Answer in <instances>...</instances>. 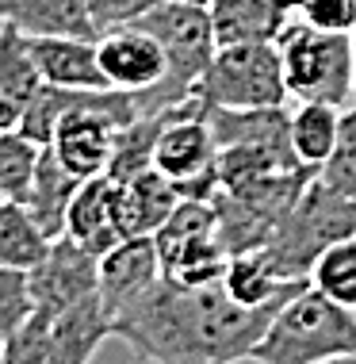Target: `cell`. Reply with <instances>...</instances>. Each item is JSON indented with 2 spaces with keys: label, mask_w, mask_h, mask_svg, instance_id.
<instances>
[{
  "label": "cell",
  "mask_w": 356,
  "mask_h": 364,
  "mask_svg": "<svg viewBox=\"0 0 356 364\" xmlns=\"http://www.w3.org/2000/svg\"><path fill=\"white\" fill-rule=\"evenodd\" d=\"M96 54H100V70L107 88H123V92H153L157 85L169 77V58L161 43L138 23L115 27L96 38Z\"/></svg>",
  "instance_id": "9"
},
{
  "label": "cell",
  "mask_w": 356,
  "mask_h": 364,
  "mask_svg": "<svg viewBox=\"0 0 356 364\" xmlns=\"http://www.w3.org/2000/svg\"><path fill=\"white\" fill-rule=\"evenodd\" d=\"M349 234H356V203L333 192L314 173L299 192V200L291 203V211L280 219L269 245H261V250L288 280H311L314 261Z\"/></svg>",
  "instance_id": "5"
},
{
  "label": "cell",
  "mask_w": 356,
  "mask_h": 364,
  "mask_svg": "<svg viewBox=\"0 0 356 364\" xmlns=\"http://www.w3.org/2000/svg\"><path fill=\"white\" fill-rule=\"evenodd\" d=\"M65 234L73 242H81L85 250H92L96 257H104L112 245L123 242V230H119V184L107 173L92 176L77 188L65 215Z\"/></svg>",
  "instance_id": "12"
},
{
  "label": "cell",
  "mask_w": 356,
  "mask_h": 364,
  "mask_svg": "<svg viewBox=\"0 0 356 364\" xmlns=\"http://www.w3.org/2000/svg\"><path fill=\"white\" fill-rule=\"evenodd\" d=\"M138 27H146L157 43H161L165 58H169V77L153 88V92L138 96L142 100V115H157L195 100L200 81L211 65L219 38L211 27V12L203 4H184V0H157L146 16L134 19Z\"/></svg>",
  "instance_id": "3"
},
{
  "label": "cell",
  "mask_w": 356,
  "mask_h": 364,
  "mask_svg": "<svg viewBox=\"0 0 356 364\" xmlns=\"http://www.w3.org/2000/svg\"><path fill=\"white\" fill-rule=\"evenodd\" d=\"M38 85H43V77H38L27 35H19L16 27L0 23V100L27 107L31 96L38 92Z\"/></svg>",
  "instance_id": "23"
},
{
  "label": "cell",
  "mask_w": 356,
  "mask_h": 364,
  "mask_svg": "<svg viewBox=\"0 0 356 364\" xmlns=\"http://www.w3.org/2000/svg\"><path fill=\"white\" fill-rule=\"evenodd\" d=\"M115 142H119V131L112 123H104L100 115L65 112V119L58 123L50 150L77 181H92V176H104L112 169Z\"/></svg>",
  "instance_id": "11"
},
{
  "label": "cell",
  "mask_w": 356,
  "mask_h": 364,
  "mask_svg": "<svg viewBox=\"0 0 356 364\" xmlns=\"http://www.w3.org/2000/svg\"><path fill=\"white\" fill-rule=\"evenodd\" d=\"M280 307H245L226 284L184 288L161 277L134 307L112 318V338L150 364H237L253 357Z\"/></svg>",
  "instance_id": "1"
},
{
  "label": "cell",
  "mask_w": 356,
  "mask_h": 364,
  "mask_svg": "<svg viewBox=\"0 0 356 364\" xmlns=\"http://www.w3.org/2000/svg\"><path fill=\"white\" fill-rule=\"evenodd\" d=\"M276 50L284 62V81L295 104L322 100L333 107L356 104V50L349 31H322L291 16L276 35Z\"/></svg>",
  "instance_id": "4"
},
{
  "label": "cell",
  "mask_w": 356,
  "mask_h": 364,
  "mask_svg": "<svg viewBox=\"0 0 356 364\" xmlns=\"http://www.w3.org/2000/svg\"><path fill=\"white\" fill-rule=\"evenodd\" d=\"M153 169L169 176L180 196L215 200V192H219V142H215V131L203 115L200 96L188 100L161 127L153 146Z\"/></svg>",
  "instance_id": "7"
},
{
  "label": "cell",
  "mask_w": 356,
  "mask_h": 364,
  "mask_svg": "<svg viewBox=\"0 0 356 364\" xmlns=\"http://www.w3.org/2000/svg\"><path fill=\"white\" fill-rule=\"evenodd\" d=\"M184 4H203V8H211V0H184Z\"/></svg>",
  "instance_id": "32"
},
{
  "label": "cell",
  "mask_w": 356,
  "mask_h": 364,
  "mask_svg": "<svg viewBox=\"0 0 356 364\" xmlns=\"http://www.w3.org/2000/svg\"><path fill=\"white\" fill-rule=\"evenodd\" d=\"M31 291L35 311L46 318H58L62 311L100 295V257L73 242L69 234L54 238L50 253L31 269Z\"/></svg>",
  "instance_id": "8"
},
{
  "label": "cell",
  "mask_w": 356,
  "mask_h": 364,
  "mask_svg": "<svg viewBox=\"0 0 356 364\" xmlns=\"http://www.w3.org/2000/svg\"><path fill=\"white\" fill-rule=\"evenodd\" d=\"M349 35H352V50H356V27H352V31H349Z\"/></svg>",
  "instance_id": "34"
},
{
  "label": "cell",
  "mask_w": 356,
  "mask_h": 364,
  "mask_svg": "<svg viewBox=\"0 0 356 364\" xmlns=\"http://www.w3.org/2000/svg\"><path fill=\"white\" fill-rule=\"evenodd\" d=\"M157 253H161L165 277L184 284V288H211V284H222L226 269H230V250L222 245L219 230L195 234V238H188V242L157 245Z\"/></svg>",
  "instance_id": "20"
},
{
  "label": "cell",
  "mask_w": 356,
  "mask_h": 364,
  "mask_svg": "<svg viewBox=\"0 0 356 364\" xmlns=\"http://www.w3.org/2000/svg\"><path fill=\"white\" fill-rule=\"evenodd\" d=\"M341 119L345 107L322 104V100H303L291 112V150L306 169H322L330 154L338 150L341 139Z\"/></svg>",
  "instance_id": "21"
},
{
  "label": "cell",
  "mask_w": 356,
  "mask_h": 364,
  "mask_svg": "<svg viewBox=\"0 0 356 364\" xmlns=\"http://www.w3.org/2000/svg\"><path fill=\"white\" fill-rule=\"evenodd\" d=\"M115 184H119V230H123V238H153L165 226V219L176 211V203L184 200L176 192V184L157 169H146L131 181H115Z\"/></svg>",
  "instance_id": "14"
},
{
  "label": "cell",
  "mask_w": 356,
  "mask_h": 364,
  "mask_svg": "<svg viewBox=\"0 0 356 364\" xmlns=\"http://www.w3.org/2000/svg\"><path fill=\"white\" fill-rule=\"evenodd\" d=\"M31 314H35L31 272L4 269V264H0V338H12Z\"/></svg>",
  "instance_id": "28"
},
{
  "label": "cell",
  "mask_w": 356,
  "mask_h": 364,
  "mask_svg": "<svg viewBox=\"0 0 356 364\" xmlns=\"http://www.w3.org/2000/svg\"><path fill=\"white\" fill-rule=\"evenodd\" d=\"M0 23L27 38H100L88 0H4Z\"/></svg>",
  "instance_id": "13"
},
{
  "label": "cell",
  "mask_w": 356,
  "mask_h": 364,
  "mask_svg": "<svg viewBox=\"0 0 356 364\" xmlns=\"http://www.w3.org/2000/svg\"><path fill=\"white\" fill-rule=\"evenodd\" d=\"M222 284L237 303H245V307H280V303H288L295 291H303L311 280H288L269 257H264V250H253V253L230 257V269H226Z\"/></svg>",
  "instance_id": "18"
},
{
  "label": "cell",
  "mask_w": 356,
  "mask_h": 364,
  "mask_svg": "<svg viewBox=\"0 0 356 364\" xmlns=\"http://www.w3.org/2000/svg\"><path fill=\"white\" fill-rule=\"evenodd\" d=\"M207 12L219 46L276 43L284 23L295 16V0H211Z\"/></svg>",
  "instance_id": "15"
},
{
  "label": "cell",
  "mask_w": 356,
  "mask_h": 364,
  "mask_svg": "<svg viewBox=\"0 0 356 364\" xmlns=\"http://www.w3.org/2000/svg\"><path fill=\"white\" fill-rule=\"evenodd\" d=\"M311 284L318 288L322 295H330L333 303L341 307H352L356 311V234L349 238L333 242L330 250L314 261L311 269Z\"/></svg>",
  "instance_id": "24"
},
{
  "label": "cell",
  "mask_w": 356,
  "mask_h": 364,
  "mask_svg": "<svg viewBox=\"0 0 356 364\" xmlns=\"http://www.w3.org/2000/svg\"><path fill=\"white\" fill-rule=\"evenodd\" d=\"M295 16H303L322 31H352L356 0H295Z\"/></svg>",
  "instance_id": "29"
},
{
  "label": "cell",
  "mask_w": 356,
  "mask_h": 364,
  "mask_svg": "<svg viewBox=\"0 0 356 364\" xmlns=\"http://www.w3.org/2000/svg\"><path fill=\"white\" fill-rule=\"evenodd\" d=\"M38 77L62 88H107L96 38H27Z\"/></svg>",
  "instance_id": "17"
},
{
  "label": "cell",
  "mask_w": 356,
  "mask_h": 364,
  "mask_svg": "<svg viewBox=\"0 0 356 364\" xmlns=\"http://www.w3.org/2000/svg\"><path fill=\"white\" fill-rule=\"evenodd\" d=\"M0 203H4V196H0Z\"/></svg>",
  "instance_id": "35"
},
{
  "label": "cell",
  "mask_w": 356,
  "mask_h": 364,
  "mask_svg": "<svg viewBox=\"0 0 356 364\" xmlns=\"http://www.w3.org/2000/svg\"><path fill=\"white\" fill-rule=\"evenodd\" d=\"M0 4H4V0H0Z\"/></svg>",
  "instance_id": "36"
},
{
  "label": "cell",
  "mask_w": 356,
  "mask_h": 364,
  "mask_svg": "<svg viewBox=\"0 0 356 364\" xmlns=\"http://www.w3.org/2000/svg\"><path fill=\"white\" fill-rule=\"evenodd\" d=\"M85 181H77L73 173L65 169L62 161L54 157L50 146H43V157H38V169H35V181L27 196L19 203H23L27 211L35 215V223L43 226L50 238H62L65 234V215H69V203H73L77 188H81Z\"/></svg>",
  "instance_id": "19"
},
{
  "label": "cell",
  "mask_w": 356,
  "mask_h": 364,
  "mask_svg": "<svg viewBox=\"0 0 356 364\" xmlns=\"http://www.w3.org/2000/svg\"><path fill=\"white\" fill-rule=\"evenodd\" d=\"M65 119V88L62 85H38V92L31 96V104L23 107L19 131L38 146H50L58 134V123Z\"/></svg>",
  "instance_id": "26"
},
{
  "label": "cell",
  "mask_w": 356,
  "mask_h": 364,
  "mask_svg": "<svg viewBox=\"0 0 356 364\" xmlns=\"http://www.w3.org/2000/svg\"><path fill=\"white\" fill-rule=\"evenodd\" d=\"M165 277L161 253L153 238H123L100 257V299L104 311L119 318L126 307H134L157 280Z\"/></svg>",
  "instance_id": "10"
},
{
  "label": "cell",
  "mask_w": 356,
  "mask_h": 364,
  "mask_svg": "<svg viewBox=\"0 0 356 364\" xmlns=\"http://www.w3.org/2000/svg\"><path fill=\"white\" fill-rule=\"evenodd\" d=\"M318 176L330 184L333 192H341L345 200L356 203V104L345 107V119H341V139L338 150L330 154V161L318 169Z\"/></svg>",
  "instance_id": "27"
},
{
  "label": "cell",
  "mask_w": 356,
  "mask_h": 364,
  "mask_svg": "<svg viewBox=\"0 0 356 364\" xmlns=\"http://www.w3.org/2000/svg\"><path fill=\"white\" fill-rule=\"evenodd\" d=\"M325 364H356V353H345V357H338V360H325Z\"/></svg>",
  "instance_id": "31"
},
{
  "label": "cell",
  "mask_w": 356,
  "mask_h": 364,
  "mask_svg": "<svg viewBox=\"0 0 356 364\" xmlns=\"http://www.w3.org/2000/svg\"><path fill=\"white\" fill-rule=\"evenodd\" d=\"M157 0H88V12H92L96 31H115V27L134 23L138 16H146Z\"/></svg>",
  "instance_id": "30"
},
{
  "label": "cell",
  "mask_w": 356,
  "mask_h": 364,
  "mask_svg": "<svg viewBox=\"0 0 356 364\" xmlns=\"http://www.w3.org/2000/svg\"><path fill=\"white\" fill-rule=\"evenodd\" d=\"M0 364H4V338H0Z\"/></svg>",
  "instance_id": "33"
},
{
  "label": "cell",
  "mask_w": 356,
  "mask_h": 364,
  "mask_svg": "<svg viewBox=\"0 0 356 364\" xmlns=\"http://www.w3.org/2000/svg\"><path fill=\"white\" fill-rule=\"evenodd\" d=\"M195 96L203 107H284L291 96L276 43L219 46Z\"/></svg>",
  "instance_id": "6"
},
{
  "label": "cell",
  "mask_w": 356,
  "mask_h": 364,
  "mask_svg": "<svg viewBox=\"0 0 356 364\" xmlns=\"http://www.w3.org/2000/svg\"><path fill=\"white\" fill-rule=\"evenodd\" d=\"M50 245H54V238L35 223V215L19 200L0 203V264L4 269L31 272L50 253Z\"/></svg>",
  "instance_id": "22"
},
{
  "label": "cell",
  "mask_w": 356,
  "mask_h": 364,
  "mask_svg": "<svg viewBox=\"0 0 356 364\" xmlns=\"http://www.w3.org/2000/svg\"><path fill=\"white\" fill-rule=\"evenodd\" d=\"M356 353V311L333 303L314 284L295 291L272 314L264 338L253 349V364H325Z\"/></svg>",
  "instance_id": "2"
},
{
  "label": "cell",
  "mask_w": 356,
  "mask_h": 364,
  "mask_svg": "<svg viewBox=\"0 0 356 364\" xmlns=\"http://www.w3.org/2000/svg\"><path fill=\"white\" fill-rule=\"evenodd\" d=\"M43 146L31 142L23 131H4L0 134V196L4 200H23L35 181Z\"/></svg>",
  "instance_id": "25"
},
{
  "label": "cell",
  "mask_w": 356,
  "mask_h": 364,
  "mask_svg": "<svg viewBox=\"0 0 356 364\" xmlns=\"http://www.w3.org/2000/svg\"><path fill=\"white\" fill-rule=\"evenodd\" d=\"M107 338H112V314L104 311L100 295H92L50 318V364H92Z\"/></svg>",
  "instance_id": "16"
}]
</instances>
